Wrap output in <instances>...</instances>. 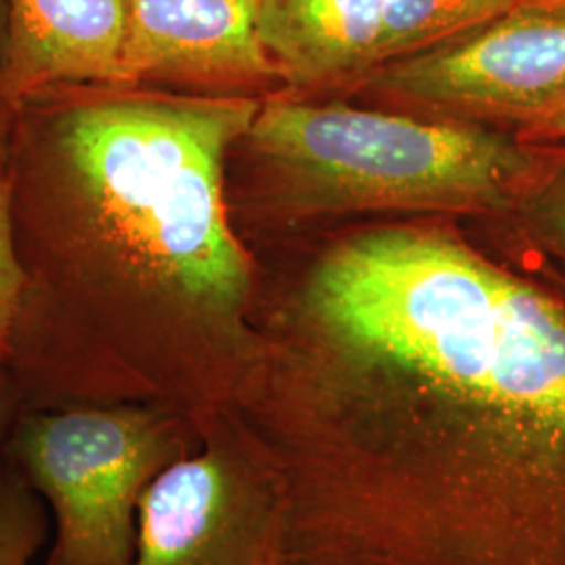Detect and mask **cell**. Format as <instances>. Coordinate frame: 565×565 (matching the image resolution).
<instances>
[{"label": "cell", "mask_w": 565, "mask_h": 565, "mask_svg": "<svg viewBox=\"0 0 565 565\" xmlns=\"http://www.w3.org/2000/svg\"><path fill=\"white\" fill-rule=\"evenodd\" d=\"M520 7H532V9H545L553 13H565V0H518Z\"/></svg>", "instance_id": "2e32d148"}, {"label": "cell", "mask_w": 565, "mask_h": 565, "mask_svg": "<svg viewBox=\"0 0 565 565\" xmlns=\"http://www.w3.org/2000/svg\"><path fill=\"white\" fill-rule=\"evenodd\" d=\"M49 539L41 494L0 452V565H30Z\"/></svg>", "instance_id": "7c38bea8"}, {"label": "cell", "mask_w": 565, "mask_h": 565, "mask_svg": "<svg viewBox=\"0 0 565 565\" xmlns=\"http://www.w3.org/2000/svg\"><path fill=\"white\" fill-rule=\"evenodd\" d=\"M303 214L509 212L543 145L461 120L270 99L247 137Z\"/></svg>", "instance_id": "3957f363"}, {"label": "cell", "mask_w": 565, "mask_h": 565, "mask_svg": "<svg viewBox=\"0 0 565 565\" xmlns=\"http://www.w3.org/2000/svg\"><path fill=\"white\" fill-rule=\"evenodd\" d=\"M260 105L21 103L9 179L20 254L34 264L9 364L28 411L142 403L202 425L237 406L260 335L224 162Z\"/></svg>", "instance_id": "7a4b0ae2"}, {"label": "cell", "mask_w": 565, "mask_h": 565, "mask_svg": "<svg viewBox=\"0 0 565 565\" xmlns=\"http://www.w3.org/2000/svg\"><path fill=\"white\" fill-rule=\"evenodd\" d=\"M518 7V0H382L380 65L467 34Z\"/></svg>", "instance_id": "30bf717a"}, {"label": "cell", "mask_w": 565, "mask_h": 565, "mask_svg": "<svg viewBox=\"0 0 565 565\" xmlns=\"http://www.w3.org/2000/svg\"><path fill=\"white\" fill-rule=\"evenodd\" d=\"M28 285L30 275L21 260L15 231L13 184L9 177L0 174V364L11 363Z\"/></svg>", "instance_id": "4fadbf2b"}, {"label": "cell", "mask_w": 565, "mask_h": 565, "mask_svg": "<svg viewBox=\"0 0 565 565\" xmlns=\"http://www.w3.org/2000/svg\"><path fill=\"white\" fill-rule=\"evenodd\" d=\"M515 139L527 142V145H562L565 142V95L553 107H548L543 116L518 128Z\"/></svg>", "instance_id": "9a60e30c"}, {"label": "cell", "mask_w": 565, "mask_h": 565, "mask_svg": "<svg viewBox=\"0 0 565 565\" xmlns=\"http://www.w3.org/2000/svg\"><path fill=\"white\" fill-rule=\"evenodd\" d=\"M42 565H57L55 564V562H53V559H51V557H46V562H44V564Z\"/></svg>", "instance_id": "ac0fdd59"}, {"label": "cell", "mask_w": 565, "mask_h": 565, "mask_svg": "<svg viewBox=\"0 0 565 565\" xmlns=\"http://www.w3.org/2000/svg\"><path fill=\"white\" fill-rule=\"evenodd\" d=\"M28 411V401L11 364H0V450Z\"/></svg>", "instance_id": "5bb4252c"}, {"label": "cell", "mask_w": 565, "mask_h": 565, "mask_svg": "<svg viewBox=\"0 0 565 565\" xmlns=\"http://www.w3.org/2000/svg\"><path fill=\"white\" fill-rule=\"evenodd\" d=\"M562 285H564V289H565V279H562Z\"/></svg>", "instance_id": "d6986e66"}, {"label": "cell", "mask_w": 565, "mask_h": 565, "mask_svg": "<svg viewBox=\"0 0 565 565\" xmlns=\"http://www.w3.org/2000/svg\"><path fill=\"white\" fill-rule=\"evenodd\" d=\"M126 0H7L0 99L61 86H126Z\"/></svg>", "instance_id": "ba28073f"}, {"label": "cell", "mask_w": 565, "mask_h": 565, "mask_svg": "<svg viewBox=\"0 0 565 565\" xmlns=\"http://www.w3.org/2000/svg\"><path fill=\"white\" fill-rule=\"evenodd\" d=\"M2 149H4V128L0 124V158H2Z\"/></svg>", "instance_id": "e0dca14e"}, {"label": "cell", "mask_w": 565, "mask_h": 565, "mask_svg": "<svg viewBox=\"0 0 565 565\" xmlns=\"http://www.w3.org/2000/svg\"><path fill=\"white\" fill-rule=\"evenodd\" d=\"M525 239L565 263V142L543 145V158L509 210Z\"/></svg>", "instance_id": "8fae6325"}, {"label": "cell", "mask_w": 565, "mask_h": 565, "mask_svg": "<svg viewBox=\"0 0 565 565\" xmlns=\"http://www.w3.org/2000/svg\"><path fill=\"white\" fill-rule=\"evenodd\" d=\"M235 413L281 565H565V302L452 231L327 247L256 317Z\"/></svg>", "instance_id": "6da1fadb"}, {"label": "cell", "mask_w": 565, "mask_h": 565, "mask_svg": "<svg viewBox=\"0 0 565 565\" xmlns=\"http://www.w3.org/2000/svg\"><path fill=\"white\" fill-rule=\"evenodd\" d=\"M256 30L282 81H356L380 67L382 0H258Z\"/></svg>", "instance_id": "9c48e42d"}, {"label": "cell", "mask_w": 565, "mask_h": 565, "mask_svg": "<svg viewBox=\"0 0 565 565\" xmlns=\"http://www.w3.org/2000/svg\"><path fill=\"white\" fill-rule=\"evenodd\" d=\"M364 88L445 120L518 130L565 95V13L518 4L452 41L375 67Z\"/></svg>", "instance_id": "8992f818"}, {"label": "cell", "mask_w": 565, "mask_h": 565, "mask_svg": "<svg viewBox=\"0 0 565 565\" xmlns=\"http://www.w3.org/2000/svg\"><path fill=\"white\" fill-rule=\"evenodd\" d=\"M258 0H126V82L254 86L281 78L256 30Z\"/></svg>", "instance_id": "52a82bcc"}, {"label": "cell", "mask_w": 565, "mask_h": 565, "mask_svg": "<svg viewBox=\"0 0 565 565\" xmlns=\"http://www.w3.org/2000/svg\"><path fill=\"white\" fill-rule=\"evenodd\" d=\"M202 443L177 411L142 403L25 411L0 450L51 507L57 565H126L142 494Z\"/></svg>", "instance_id": "277c9868"}, {"label": "cell", "mask_w": 565, "mask_h": 565, "mask_svg": "<svg viewBox=\"0 0 565 565\" xmlns=\"http://www.w3.org/2000/svg\"><path fill=\"white\" fill-rule=\"evenodd\" d=\"M200 434L142 494L126 565H281V497L260 440L235 411Z\"/></svg>", "instance_id": "5b68a950"}]
</instances>
